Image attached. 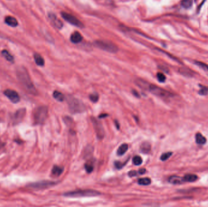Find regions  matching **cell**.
Here are the masks:
<instances>
[{
    "label": "cell",
    "instance_id": "484cf974",
    "mask_svg": "<svg viewBox=\"0 0 208 207\" xmlns=\"http://www.w3.org/2000/svg\"><path fill=\"white\" fill-rule=\"evenodd\" d=\"M193 0H182L181 2V6L185 9H189L192 7Z\"/></svg>",
    "mask_w": 208,
    "mask_h": 207
},
{
    "label": "cell",
    "instance_id": "ac0fdd59",
    "mask_svg": "<svg viewBox=\"0 0 208 207\" xmlns=\"http://www.w3.org/2000/svg\"><path fill=\"white\" fill-rule=\"evenodd\" d=\"M195 140L196 143L199 145H203L206 143V138L201 133H197L195 136Z\"/></svg>",
    "mask_w": 208,
    "mask_h": 207
},
{
    "label": "cell",
    "instance_id": "74e56055",
    "mask_svg": "<svg viewBox=\"0 0 208 207\" xmlns=\"http://www.w3.org/2000/svg\"><path fill=\"white\" fill-rule=\"evenodd\" d=\"M132 93H133V95H134V96H135V97H139V98L140 97V95H139V93H138V92H136L135 90H132Z\"/></svg>",
    "mask_w": 208,
    "mask_h": 207
},
{
    "label": "cell",
    "instance_id": "8992f818",
    "mask_svg": "<svg viewBox=\"0 0 208 207\" xmlns=\"http://www.w3.org/2000/svg\"><path fill=\"white\" fill-rule=\"evenodd\" d=\"M148 90L153 94L162 98H169L173 96V95L167 90L154 85L149 84Z\"/></svg>",
    "mask_w": 208,
    "mask_h": 207
},
{
    "label": "cell",
    "instance_id": "e0dca14e",
    "mask_svg": "<svg viewBox=\"0 0 208 207\" xmlns=\"http://www.w3.org/2000/svg\"><path fill=\"white\" fill-rule=\"evenodd\" d=\"M199 179L198 176L195 174H186L184 177H183V179H184L185 182H193Z\"/></svg>",
    "mask_w": 208,
    "mask_h": 207
},
{
    "label": "cell",
    "instance_id": "ab89813d",
    "mask_svg": "<svg viewBox=\"0 0 208 207\" xmlns=\"http://www.w3.org/2000/svg\"><path fill=\"white\" fill-rule=\"evenodd\" d=\"M115 125H116V127L117 128V129H119V128H120V125H119V122L117 121V120H115Z\"/></svg>",
    "mask_w": 208,
    "mask_h": 207
},
{
    "label": "cell",
    "instance_id": "4dcf8cb0",
    "mask_svg": "<svg viewBox=\"0 0 208 207\" xmlns=\"http://www.w3.org/2000/svg\"><path fill=\"white\" fill-rule=\"evenodd\" d=\"M89 98L92 102L96 103L97 101H98L99 98V96L97 93H94V94H90L89 96Z\"/></svg>",
    "mask_w": 208,
    "mask_h": 207
},
{
    "label": "cell",
    "instance_id": "6da1fadb",
    "mask_svg": "<svg viewBox=\"0 0 208 207\" xmlns=\"http://www.w3.org/2000/svg\"><path fill=\"white\" fill-rule=\"evenodd\" d=\"M17 75L20 82L28 93L34 95L37 94L36 90L25 68L23 67L18 68L17 71Z\"/></svg>",
    "mask_w": 208,
    "mask_h": 207
},
{
    "label": "cell",
    "instance_id": "9c48e42d",
    "mask_svg": "<svg viewBox=\"0 0 208 207\" xmlns=\"http://www.w3.org/2000/svg\"><path fill=\"white\" fill-rule=\"evenodd\" d=\"M62 17L65 21L73 26H75L78 28L83 27V24L81 23V21L71 14H68L66 12H62Z\"/></svg>",
    "mask_w": 208,
    "mask_h": 207
},
{
    "label": "cell",
    "instance_id": "d6986e66",
    "mask_svg": "<svg viewBox=\"0 0 208 207\" xmlns=\"http://www.w3.org/2000/svg\"><path fill=\"white\" fill-rule=\"evenodd\" d=\"M151 150V145L148 142H144L141 145L140 147V151L144 153V154H147L149 153Z\"/></svg>",
    "mask_w": 208,
    "mask_h": 207
},
{
    "label": "cell",
    "instance_id": "8d00e7d4",
    "mask_svg": "<svg viewBox=\"0 0 208 207\" xmlns=\"http://www.w3.org/2000/svg\"><path fill=\"white\" fill-rule=\"evenodd\" d=\"M146 172V170L145 169V168H142V169H140L139 171H138V173H139V175H142V174H144Z\"/></svg>",
    "mask_w": 208,
    "mask_h": 207
},
{
    "label": "cell",
    "instance_id": "8fae6325",
    "mask_svg": "<svg viewBox=\"0 0 208 207\" xmlns=\"http://www.w3.org/2000/svg\"><path fill=\"white\" fill-rule=\"evenodd\" d=\"M4 94L6 97H7L9 100L13 103H17L20 100V97L19 94L15 90L11 89H6L4 91Z\"/></svg>",
    "mask_w": 208,
    "mask_h": 207
},
{
    "label": "cell",
    "instance_id": "d6a6232c",
    "mask_svg": "<svg viewBox=\"0 0 208 207\" xmlns=\"http://www.w3.org/2000/svg\"><path fill=\"white\" fill-rule=\"evenodd\" d=\"M157 79L158 80V81L161 82V83H163L166 81V76L163 74V73H161V72H158L157 74Z\"/></svg>",
    "mask_w": 208,
    "mask_h": 207
},
{
    "label": "cell",
    "instance_id": "4fadbf2b",
    "mask_svg": "<svg viewBox=\"0 0 208 207\" xmlns=\"http://www.w3.org/2000/svg\"><path fill=\"white\" fill-rule=\"evenodd\" d=\"M169 182L174 185H180V184H182L183 183H185L184 179H183V177H180V176H170L169 178Z\"/></svg>",
    "mask_w": 208,
    "mask_h": 207
},
{
    "label": "cell",
    "instance_id": "f35d334b",
    "mask_svg": "<svg viewBox=\"0 0 208 207\" xmlns=\"http://www.w3.org/2000/svg\"><path fill=\"white\" fill-rule=\"evenodd\" d=\"M109 115L107 114H101L99 116V119H103V118H105V117H108Z\"/></svg>",
    "mask_w": 208,
    "mask_h": 207
},
{
    "label": "cell",
    "instance_id": "f1b7e54d",
    "mask_svg": "<svg viewBox=\"0 0 208 207\" xmlns=\"http://www.w3.org/2000/svg\"><path fill=\"white\" fill-rule=\"evenodd\" d=\"M85 170H86L87 173H91L94 170V165L91 162L87 163L85 165Z\"/></svg>",
    "mask_w": 208,
    "mask_h": 207
},
{
    "label": "cell",
    "instance_id": "9a60e30c",
    "mask_svg": "<svg viewBox=\"0 0 208 207\" xmlns=\"http://www.w3.org/2000/svg\"><path fill=\"white\" fill-rule=\"evenodd\" d=\"M4 21L8 26L11 27H17L18 25V22L17 20V19L11 16L6 17L5 18Z\"/></svg>",
    "mask_w": 208,
    "mask_h": 207
},
{
    "label": "cell",
    "instance_id": "30bf717a",
    "mask_svg": "<svg viewBox=\"0 0 208 207\" xmlns=\"http://www.w3.org/2000/svg\"><path fill=\"white\" fill-rule=\"evenodd\" d=\"M25 114H26L25 109L22 108L17 110L14 113L13 116H12V123H13L14 125L20 123L23 121L24 116H25Z\"/></svg>",
    "mask_w": 208,
    "mask_h": 207
},
{
    "label": "cell",
    "instance_id": "836d02e7",
    "mask_svg": "<svg viewBox=\"0 0 208 207\" xmlns=\"http://www.w3.org/2000/svg\"><path fill=\"white\" fill-rule=\"evenodd\" d=\"M201 89L200 90L199 94L202 95H206L208 94V87L204 86H201Z\"/></svg>",
    "mask_w": 208,
    "mask_h": 207
},
{
    "label": "cell",
    "instance_id": "7a4b0ae2",
    "mask_svg": "<svg viewBox=\"0 0 208 207\" xmlns=\"http://www.w3.org/2000/svg\"><path fill=\"white\" fill-rule=\"evenodd\" d=\"M69 111L72 114H79L85 111V106L79 99L68 95L66 98Z\"/></svg>",
    "mask_w": 208,
    "mask_h": 207
},
{
    "label": "cell",
    "instance_id": "5bb4252c",
    "mask_svg": "<svg viewBox=\"0 0 208 207\" xmlns=\"http://www.w3.org/2000/svg\"><path fill=\"white\" fill-rule=\"evenodd\" d=\"M83 37L79 32H75L72 33L70 37V40L72 43L74 44H78L82 42Z\"/></svg>",
    "mask_w": 208,
    "mask_h": 207
},
{
    "label": "cell",
    "instance_id": "7c38bea8",
    "mask_svg": "<svg viewBox=\"0 0 208 207\" xmlns=\"http://www.w3.org/2000/svg\"><path fill=\"white\" fill-rule=\"evenodd\" d=\"M48 17L50 18V21H51L52 24L56 28L58 29H61L63 28V24L62 21H60L55 14H53V13H50V14H48Z\"/></svg>",
    "mask_w": 208,
    "mask_h": 207
},
{
    "label": "cell",
    "instance_id": "603a6c76",
    "mask_svg": "<svg viewBox=\"0 0 208 207\" xmlns=\"http://www.w3.org/2000/svg\"><path fill=\"white\" fill-rule=\"evenodd\" d=\"M1 54H2V55L6 58V60H7L8 61H9L10 63H14V58L10 54V53L8 50L4 49L1 52Z\"/></svg>",
    "mask_w": 208,
    "mask_h": 207
},
{
    "label": "cell",
    "instance_id": "1f68e13d",
    "mask_svg": "<svg viewBox=\"0 0 208 207\" xmlns=\"http://www.w3.org/2000/svg\"><path fill=\"white\" fill-rule=\"evenodd\" d=\"M180 72L184 75H187L189 77H191L193 75V74L192 72V71H190V70L186 69V68H182L181 69H180Z\"/></svg>",
    "mask_w": 208,
    "mask_h": 207
},
{
    "label": "cell",
    "instance_id": "7402d4cb",
    "mask_svg": "<svg viewBox=\"0 0 208 207\" xmlns=\"http://www.w3.org/2000/svg\"><path fill=\"white\" fill-rule=\"evenodd\" d=\"M128 148V146L127 144H124L121 145L119 147L117 151V154L118 156H122V155H124L127 151Z\"/></svg>",
    "mask_w": 208,
    "mask_h": 207
},
{
    "label": "cell",
    "instance_id": "2e32d148",
    "mask_svg": "<svg viewBox=\"0 0 208 207\" xmlns=\"http://www.w3.org/2000/svg\"><path fill=\"white\" fill-rule=\"evenodd\" d=\"M63 171H64V168L63 167H60L59 166L55 165L53 168L51 173H52V175L54 176V177H58L62 174Z\"/></svg>",
    "mask_w": 208,
    "mask_h": 207
},
{
    "label": "cell",
    "instance_id": "ffe728a7",
    "mask_svg": "<svg viewBox=\"0 0 208 207\" xmlns=\"http://www.w3.org/2000/svg\"><path fill=\"white\" fill-rule=\"evenodd\" d=\"M36 64L39 66H43L45 65V60L39 54H35L34 55Z\"/></svg>",
    "mask_w": 208,
    "mask_h": 207
},
{
    "label": "cell",
    "instance_id": "d4e9b609",
    "mask_svg": "<svg viewBox=\"0 0 208 207\" xmlns=\"http://www.w3.org/2000/svg\"><path fill=\"white\" fill-rule=\"evenodd\" d=\"M138 183L139 185H144V186L149 185L151 184V179L148 177L141 178L138 180Z\"/></svg>",
    "mask_w": 208,
    "mask_h": 207
},
{
    "label": "cell",
    "instance_id": "4316f807",
    "mask_svg": "<svg viewBox=\"0 0 208 207\" xmlns=\"http://www.w3.org/2000/svg\"><path fill=\"white\" fill-rule=\"evenodd\" d=\"M195 64L198 66H199L200 68H201V69H203V70L208 72V64L200 61H195Z\"/></svg>",
    "mask_w": 208,
    "mask_h": 207
},
{
    "label": "cell",
    "instance_id": "83f0119b",
    "mask_svg": "<svg viewBox=\"0 0 208 207\" xmlns=\"http://www.w3.org/2000/svg\"><path fill=\"white\" fill-rule=\"evenodd\" d=\"M133 163L134 165H136V166L140 165L142 163V159L140 156H134L133 159Z\"/></svg>",
    "mask_w": 208,
    "mask_h": 207
},
{
    "label": "cell",
    "instance_id": "d590c367",
    "mask_svg": "<svg viewBox=\"0 0 208 207\" xmlns=\"http://www.w3.org/2000/svg\"><path fill=\"white\" fill-rule=\"evenodd\" d=\"M137 175H139V173H138V171H131L128 173V176L130 177H133V176H136Z\"/></svg>",
    "mask_w": 208,
    "mask_h": 207
},
{
    "label": "cell",
    "instance_id": "ba28073f",
    "mask_svg": "<svg viewBox=\"0 0 208 207\" xmlns=\"http://www.w3.org/2000/svg\"><path fill=\"white\" fill-rule=\"evenodd\" d=\"M91 122L97 137L99 139H102L105 136V131L102 123L94 117H91Z\"/></svg>",
    "mask_w": 208,
    "mask_h": 207
},
{
    "label": "cell",
    "instance_id": "277c9868",
    "mask_svg": "<svg viewBox=\"0 0 208 207\" xmlns=\"http://www.w3.org/2000/svg\"><path fill=\"white\" fill-rule=\"evenodd\" d=\"M48 115L47 108L45 106H41L36 108L34 112V120L36 125L43 124Z\"/></svg>",
    "mask_w": 208,
    "mask_h": 207
},
{
    "label": "cell",
    "instance_id": "cb8c5ba5",
    "mask_svg": "<svg viewBox=\"0 0 208 207\" xmlns=\"http://www.w3.org/2000/svg\"><path fill=\"white\" fill-rule=\"evenodd\" d=\"M53 97L55 100H57L58 101H63L65 98L64 95L60 92L57 91V90H55L54 92Z\"/></svg>",
    "mask_w": 208,
    "mask_h": 207
},
{
    "label": "cell",
    "instance_id": "52a82bcc",
    "mask_svg": "<svg viewBox=\"0 0 208 207\" xmlns=\"http://www.w3.org/2000/svg\"><path fill=\"white\" fill-rule=\"evenodd\" d=\"M57 184V182H53L50 180H42L34 183L30 184L28 185L29 188H32L35 190H43L46 188H51Z\"/></svg>",
    "mask_w": 208,
    "mask_h": 207
},
{
    "label": "cell",
    "instance_id": "5b68a950",
    "mask_svg": "<svg viewBox=\"0 0 208 207\" xmlns=\"http://www.w3.org/2000/svg\"><path fill=\"white\" fill-rule=\"evenodd\" d=\"M94 45L97 48L110 53H116L118 51V47L116 45L107 41L97 40L94 42Z\"/></svg>",
    "mask_w": 208,
    "mask_h": 207
},
{
    "label": "cell",
    "instance_id": "e575fe53",
    "mask_svg": "<svg viewBox=\"0 0 208 207\" xmlns=\"http://www.w3.org/2000/svg\"><path fill=\"white\" fill-rule=\"evenodd\" d=\"M126 163H127V162H126L125 163H122V162H120L119 161H117V162H115V165L117 169L120 170V169H122V168L126 164Z\"/></svg>",
    "mask_w": 208,
    "mask_h": 207
},
{
    "label": "cell",
    "instance_id": "3957f363",
    "mask_svg": "<svg viewBox=\"0 0 208 207\" xmlns=\"http://www.w3.org/2000/svg\"><path fill=\"white\" fill-rule=\"evenodd\" d=\"M100 192L93 190H79L69 191L65 193L63 196L70 198H80V197H93L101 195Z\"/></svg>",
    "mask_w": 208,
    "mask_h": 207
},
{
    "label": "cell",
    "instance_id": "f546056e",
    "mask_svg": "<svg viewBox=\"0 0 208 207\" xmlns=\"http://www.w3.org/2000/svg\"><path fill=\"white\" fill-rule=\"evenodd\" d=\"M172 155V152H166L164 153L161 155V156L160 157V159L162 161H166L167 160H168L169 159V157H171V156Z\"/></svg>",
    "mask_w": 208,
    "mask_h": 207
},
{
    "label": "cell",
    "instance_id": "44dd1931",
    "mask_svg": "<svg viewBox=\"0 0 208 207\" xmlns=\"http://www.w3.org/2000/svg\"><path fill=\"white\" fill-rule=\"evenodd\" d=\"M136 84L141 89L144 90H148V87L149 86V83L147 82L141 80V79H137L135 82Z\"/></svg>",
    "mask_w": 208,
    "mask_h": 207
}]
</instances>
